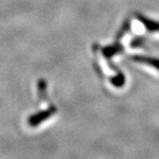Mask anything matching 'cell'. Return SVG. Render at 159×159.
<instances>
[{"mask_svg": "<svg viewBox=\"0 0 159 159\" xmlns=\"http://www.w3.org/2000/svg\"><path fill=\"white\" fill-rule=\"evenodd\" d=\"M129 59L136 62L149 64V65L154 67L155 69L159 70V59L151 58V57H146V56H133V57H130Z\"/></svg>", "mask_w": 159, "mask_h": 159, "instance_id": "obj_2", "label": "cell"}, {"mask_svg": "<svg viewBox=\"0 0 159 159\" xmlns=\"http://www.w3.org/2000/svg\"><path fill=\"white\" fill-rule=\"evenodd\" d=\"M111 82H112V84H114L115 86L121 87L125 84V77H124V75L122 73H119V75L116 78H113L111 80Z\"/></svg>", "mask_w": 159, "mask_h": 159, "instance_id": "obj_5", "label": "cell"}, {"mask_svg": "<svg viewBox=\"0 0 159 159\" xmlns=\"http://www.w3.org/2000/svg\"><path fill=\"white\" fill-rule=\"evenodd\" d=\"M136 17L138 18V20L140 22L144 24V26L146 27V29L148 31H151V32H159V22L153 21L152 19L147 18L141 15H137Z\"/></svg>", "mask_w": 159, "mask_h": 159, "instance_id": "obj_3", "label": "cell"}, {"mask_svg": "<svg viewBox=\"0 0 159 159\" xmlns=\"http://www.w3.org/2000/svg\"><path fill=\"white\" fill-rule=\"evenodd\" d=\"M122 51V46L120 44H115L113 46H108L103 49V53L106 57L109 58V57H112L113 55L118 54Z\"/></svg>", "mask_w": 159, "mask_h": 159, "instance_id": "obj_4", "label": "cell"}, {"mask_svg": "<svg viewBox=\"0 0 159 159\" xmlns=\"http://www.w3.org/2000/svg\"><path fill=\"white\" fill-rule=\"evenodd\" d=\"M56 111H57V108L55 107H51L46 110L39 112L38 114H35V115H33L29 118V121H28L29 125L31 127H36V126H38V125H39L40 123H42L43 121H45L49 117H51Z\"/></svg>", "mask_w": 159, "mask_h": 159, "instance_id": "obj_1", "label": "cell"}]
</instances>
